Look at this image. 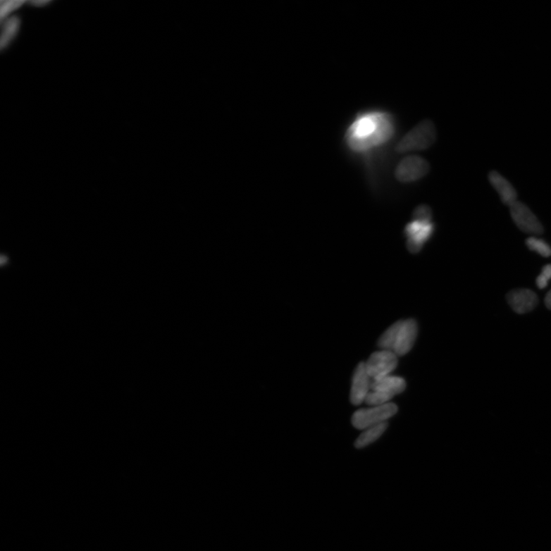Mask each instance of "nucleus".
<instances>
[{
  "mask_svg": "<svg viewBox=\"0 0 551 551\" xmlns=\"http://www.w3.org/2000/svg\"><path fill=\"white\" fill-rule=\"evenodd\" d=\"M371 378L366 371V363L360 362L354 372L350 400L354 405H359L369 393Z\"/></svg>",
  "mask_w": 551,
  "mask_h": 551,
  "instance_id": "9d476101",
  "label": "nucleus"
},
{
  "mask_svg": "<svg viewBox=\"0 0 551 551\" xmlns=\"http://www.w3.org/2000/svg\"><path fill=\"white\" fill-rule=\"evenodd\" d=\"M50 3L51 1H49V0H37V1H32L30 4L35 7H42L47 6Z\"/></svg>",
  "mask_w": 551,
  "mask_h": 551,
  "instance_id": "6ab92c4d",
  "label": "nucleus"
},
{
  "mask_svg": "<svg viewBox=\"0 0 551 551\" xmlns=\"http://www.w3.org/2000/svg\"><path fill=\"white\" fill-rule=\"evenodd\" d=\"M413 219L433 221V211L426 204H421L414 210Z\"/></svg>",
  "mask_w": 551,
  "mask_h": 551,
  "instance_id": "f3484780",
  "label": "nucleus"
},
{
  "mask_svg": "<svg viewBox=\"0 0 551 551\" xmlns=\"http://www.w3.org/2000/svg\"><path fill=\"white\" fill-rule=\"evenodd\" d=\"M488 180L494 189L499 193L502 202L509 207L517 202V192L512 184L499 173L493 171L488 175Z\"/></svg>",
  "mask_w": 551,
  "mask_h": 551,
  "instance_id": "f8f14e48",
  "label": "nucleus"
},
{
  "mask_svg": "<svg viewBox=\"0 0 551 551\" xmlns=\"http://www.w3.org/2000/svg\"><path fill=\"white\" fill-rule=\"evenodd\" d=\"M397 411L398 407L393 403H388L368 409H360L352 415V423L354 428L359 430L368 429L371 426L386 422Z\"/></svg>",
  "mask_w": 551,
  "mask_h": 551,
  "instance_id": "20e7f679",
  "label": "nucleus"
},
{
  "mask_svg": "<svg viewBox=\"0 0 551 551\" xmlns=\"http://www.w3.org/2000/svg\"><path fill=\"white\" fill-rule=\"evenodd\" d=\"M437 135L434 123L428 119L424 120L409 131L399 142L395 148L396 152L407 154L428 149L435 144Z\"/></svg>",
  "mask_w": 551,
  "mask_h": 551,
  "instance_id": "f03ea898",
  "label": "nucleus"
},
{
  "mask_svg": "<svg viewBox=\"0 0 551 551\" xmlns=\"http://www.w3.org/2000/svg\"><path fill=\"white\" fill-rule=\"evenodd\" d=\"M392 118L383 113L361 115L354 121L346 135L349 147L361 152L385 143L393 135Z\"/></svg>",
  "mask_w": 551,
  "mask_h": 551,
  "instance_id": "f257e3e1",
  "label": "nucleus"
},
{
  "mask_svg": "<svg viewBox=\"0 0 551 551\" xmlns=\"http://www.w3.org/2000/svg\"><path fill=\"white\" fill-rule=\"evenodd\" d=\"M430 164L419 156H408L398 163L395 170L396 179L402 183H411L423 179L430 172Z\"/></svg>",
  "mask_w": 551,
  "mask_h": 551,
  "instance_id": "423d86ee",
  "label": "nucleus"
},
{
  "mask_svg": "<svg viewBox=\"0 0 551 551\" xmlns=\"http://www.w3.org/2000/svg\"><path fill=\"white\" fill-rule=\"evenodd\" d=\"M26 2L19 1V0H8V1H1V7H0V18L1 21L4 22L12 16V14L16 11L19 10L23 5Z\"/></svg>",
  "mask_w": 551,
  "mask_h": 551,
  "instance_id": "dca6fc26",
  "label": "nucleus"
},
{
  "mask_svg": "<svg viewBox=\"0 0 551 551\" xmlns=\"http://www.w3.org/2000/svg\"><path fill=\"white\" fill-rule=\"evenodd\" d=\"M526 244L531 251L535 252L544 257L551 256V247L544 241L535 236H531L527 239Z\"/></svg>",
  "mask_w": 551,
  "mask_h": 551,
  "instance_id": "2eb2a0df",
  "label": "nucleus"
},
{
  "mask_svg": "<svg viewBox=\"0 0 551 551\" xmlns=\"http://www.w3.org/2000/svg\"><path fill=\"white\" fill-rule=\"evenodd\" d=\"M3 23L1 38H0V48L6 49L17 37L19 33L21 20L17 16H12Z\"/></svg>",
  "mask_w": 551,
  "mask_h": 551,
  "instance_id": "ddd939ff",
  "label": "nucleus"
},
{
  "mask_svg": "<svg viewBox=\"0 0 551 551\" xmlns=\"http://www.w3.org/2000/svg\"><path fill=\"white\" fill-rule=\"evenodd\" d=\"M399 323L393 352L398 357H403L413 348L419 332V326L416 320L413 318L400 320Z\"/></svg>",
  "mask_w": 551,
  "mask_h": 551,
  "instance_id": "1a4fd4ad",
  "label": "nucleus"
},
{
  "mask_svg": "<svg viewBox=\"0 0 551 551\" xmlns=\"http://www.w3.org/2000/svg\"><path fill=\"white\" fill-rule=\"evenodd\" d=\"M540 275L549 282L551 280V264L545 265Z\"/></svg>",
  "mask_w": 551,
  "mask_h": 551,
  "instance_id": "a211bd4d",
  "label": "nucleus"
},
{
  "mask_svg": "<svg viewBox=\"0 0 551 551\" xmlns=\"http://www.w3.org/2000/svg\"><path fill=\"white\" fill-rule=\"evenodd\" d=\"M512 218L515 223L524 233L532 235H539L544 233L538 218L526 204L516 202L510 206Z\"/></svg>",
  "mask_w": 551,
  "mask_h": 551,
  "instance_id": "6e6552de",
  "label": "nucleus"
},
{
  "mask_svg": "<svg viewBox=\"0 0 551 551\" xmlns=\"http://www.w3.org/2000/svg\"><path fill=\"white\" fill-rule=\"evenodd\" d=\"M545 303L546 307L551 309V290L547 293L546 297L545 299Z\"/></svg>",
  "mask_w": 551,
  "mask_h": 551,
  "instance_id": "aec40b11",
  "label": "nucleus"
},
{
  "mask_svg": "<svg viewBox=\"0 0 551 551\" xmlns=\"http://www.w3.org/2000/svg\"><path fill=\"white\" fill-rule=\"evenodd\" d=\"M405 388L406 382L402 378L388 376L378 379H371V392L364 402L370 406L388 404L390 399L402 393Z\"/></svg>",
  "mask_w": 551,
  "mask_h": 551,
  "instance_id": "7ed1b4c3",
  "label": "nucleus"
},
{
  "mask_svg": "<svg viewBox=\"0 0 551 551\" xmlns=\"http://www.w3.org/2000/svg\"><path fill=\"white\" fill-rule=\"evenodd\" d=\"M433 221L413 219L404 228L407 247L412 254L420 253L435 233Z\"/></svg>",
  "mask_w": 551,
  "mask_h": 551,
  "instance_id": "39448f33",
  "label": "nucleus"
},
{
  "mask_svg": "<svg viewBox=\"0 0 551 551\" xmlns=\"http://www.w3.org/2000/svg\"><path fill=\"white\" fill-rule=\"evenodd\" d=\"M397 355L392 352L381 350L373 353L366 363L371 380L388 376L397 366Z\"/></svg>",
  "mask_w": 551,
  "mask_h": 551,
  "instance_id": "0eeeda50",
  "label": "nucleus"
},
{
  "mask_svg": "<svg viewBox=\"0 0 551 551\" xmlns=\"http://www.w3.org/2000/svg\"><path fill=\"white\" fill-rule=\"evenodd\" d=\"M507 299L512 309L519 314L531 312L538 304L536 293L528 289L512 290L508 293Z\"/></svg>",
  "mask_w": 551,
  "mask_h": 551,
  "instance_id": "9b49d317",
  "label": "nucleus"
},
{
  "mask_svg": "<svg viewBox=\"0 0 551 551\" xmlns=\"http://www.w3.org/2000/svg\"><path fill=\"white\" fill-rule=\"evenodd\" d=\"M388 428V423L382 422L364 431L355 441L354 446L358 449L364 448L377 440Z\"/></svg>",
  "mask_w": 551,
  "mask_h": 551,
  "instance_id": "4468645a",
  "label": "nucleus"
}]
</instances>
